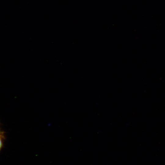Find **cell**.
Masks as SVG:
<instances>
[{"label": "cell", "instance_id": "obj_1", "mask_svg": "<svg viewBox=\"0 0 165 165\" xmlns=\"http://www.w3.org/2000/svg\"><path fill=\"white\" fill-rule=\"evenodd\" d=\"M0 131V151L1 149L3 146V136Z\"/></svg>", "mask_w": 165, "mask_h": 165}]
</instances>
